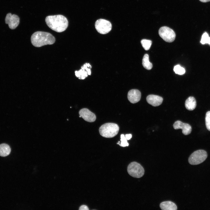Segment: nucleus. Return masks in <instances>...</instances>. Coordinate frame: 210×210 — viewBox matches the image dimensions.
Listing matches in <instances>:
<instances>
[{"label":"nucleus","mask_w":210,"mask_h":210,"mask_svg":"<svg viewBox=\"0 0 210 210\" xmlns=\"http://www.w3.org/2000/svg\"><path fill=\"white\" fill-rule=\"evenodd\" d=\"M91 66L89 63H86L81 67V69L75 71V76L79 79H84L88 75H91Z\"/></svg>","instance_id":"nucleus-9"},{"label":"nucleus","mask_w":210,"mask_h":210,"mask_svg":"<svg viewBox=\"0 0 210 210\" xmlns=\"http://www.w3.org/2000/svg\"><path fill=\"white\" fill-rule=\"evenodd\" d=\"M174 71L176 74L182 75L185 74V70L184 68L181 67L179 65H177L174 68Z\"/></svg>","instance_id":"nucleus-20"},{"label":"nucleus","mask_w":210,"mask_h":210,"mask_svg":"<svg viewBox=\"0 0 210 210\" xmlns=\"http://www.w3.org/2000/svg\"><path fill=\"white\" fill-rule=\"evenodd\" d=\"M140 92L137 89H132L130 90L127 94V98L131 103L134 104L139 101L141 97Z\"/></svg>","instance_id":"nucleus-12"},{"label":"nucleus","mask_w":210,"mask_h":210,"mask_svg":"<svg viewBox=\"0 0 210 210\" xmlns=\"http://www.w3.org/2000/svg\"><path fill=\"white\" fill-rule=\"evenodd\" d=\"M127 170L131 176L136 178L141 177L144 173L143 167L140 164L135 162H132L129 164Z\"/></svg>","instance_id":"nucleus-5"},{"label":"nucleus","mask_w":210,"mask_h":210,"mask_svg":"<svg viewBox=\"0 0 210 210\" xmlns=\"http://www.w3.org/2000/svg\"><path fill=\"white\" fill-rule=\"evenodd\" d=\"M141 42L143 48L146 50L150 49L152 43L151 41L146 39L142 40Z\"/></svg>","instance_id":"nucleus-18"},{"label":"nucleus","mask_w":210,"mask_h":210,"mask_svg":"<svg viewBox=\"0 0 210 210\" xmlns=\"http://www.w3.org/2000/svg\"><path fill=\"white\" fill-rule=\"evenodd\" d=\"M10 148L8 145L6 144H0V156H7L10 154Z\"/></svg>","instance_id":"nucleus-16"},{"label":"nucleus","mask_w":210,"mask_h":210,"mask_svg":"<svg viewBox=\"0 0 210 210\" xmlns=\"http://www.w3.org/2000/svg\"><path fill=\"white\" fill-rule=\"evenodd\" d=\"M200 1L202 2H206L210 1V0H199Z\"/></svg>","instance_id":"nucleus-25"},{"label":"nucleus","mask_w":210,"mask_h":210,"mask_svg":"<svg viewBox=\"0 0 210 210\" xmlns=\"http://www.w3.org/2000/svg\"><path fill=\"white\" fill-rule=\"evenodd\" d=\"M200 43L202 44L208 43L210 46V37L206 32H204L202 35Z\"/></svg>","instance_id":"nucleus-19"},{"label":"nucleus","mask_w":210,"mask_h":210,"mask_svg":"<svg viewBox=\"0 0 210 210\" xmlns=\"http://www.w3.org/2000/svg\"><path fill=\"white\" fill-rule=\"evenodd\" d=\"M5 22L6 24H8L10 29H15L19 25L20 19L17 15H12L11 13H9L6 15Z\"/></svg>","instance_id":"nucleus-8"},{"label":"nucleus","mask_w":210,"mask_h":210,"mask_svg":"<svg viewBox=\"0 0 210 210\" xmlns=\"http://www.w3.org/2000/svg\"><path fill=\"white\" fill-rule=\"evenodd\" d=\"M205 120L206 127L208 130L210 131V111L206 112Z\"/></svg>","instance_id":"nucleus-22"},{"label":"nucleus","mask_w":210,"mask_h":210,"mask_svg":"<svg viewBox=\"0 0 210 210\" xmlns=\"http://www.w3.org/2000/svg\"><path fill=\"white\" fill-rule=\"evenodd\" d=\"M160 208L163 210H176L177 207L176 204L171 201H164L160 204Z\"/></svg>","instance_id":"nucleus-14"},{"label":"nucleus","mask_w":210,"mask_h":210,"mask_svg":"<svg viewBox=\"0 0 210 210\" xmlns=\"http://www.w3.org/2000/svg\"><path fill=\"white\" fill-rule=\"evenodd\" d=\"M207 157V154L206 151L203 150H197L190 155L188 162L191 165L198 164L204 161Z\"/></svg>","instance_id":"nucleus-4"},{"label":"nucleus","mask_w":210,"mask_h":210,"mask_svg":"<svg viewBox=\"0 0 210 210\" xmlns=\"http://www.w3.org/2000/svg\"><path fill=\"white\" fill-rule=\"evenodd\" d=\"M45 21L50 28L57 32L65 30L68 25L67 18L61 15L48 16L45 19Z\"/></svg>","instance_id":"nucleus-1"},{"label":"nucleus","mask_w":210,"mask_h":210,"mask_svg":"<svg viewBox=\"0 0 210 210\" xmlns=\"http://www.w3.org/2000/svg\"><path fill=\"white\" fill-rule=\"evenodd\" d=\"M79 209L80 210H88L89 209L87 206L82 205L80 207Z\"/></svg>","instance_id":"nucleus-23"},{"label":"nucleus","mask_w":210,"mask_h":210,"mask_svg":"<svg viewBox=\"0 0 210 210\" xmlns=\"http://www.w3.org/2000/svg\"><path fill=\"white\" fill-rule=\"evenodd\" d=\"M125 137L127 140H129L132 138V135L131 134H126L125 135Z\"/></svg>","instance_id":"nucleus-24"},{"label":"nucleus","mask_w":210,"mask_h":210,"mask_svg":"<svg viewBox=\"0 0 210 210\" xmlns=\"http://www.w3.org/2000/svg\"><path fill=\"white\" fill-rule=\"evenodd\" d=\"M95 26L97 31L102 34H105L108 33L112 28V25L110 22L102 19L96 21Z\"/></svg>","instance_id":"nucleus-7"},{"label":"nucleus","mask_w":210,"mask_h":210,"mask_svg":"<svg viewBox=\"0 0 210 210\" xmlns=\"http://www.w3.org/2000/svg\"><path fill=\"white\" fill-rule=\"evenodd\" d=\"M120 144L119 143H117L120 146L122 147H125L129 146V144L127 142V140L123 134H122L120 136Z\"/></svg>","instance_id":"nucleus-21"},{"label":"nucleus","mask_w":210,"mask_h":210,"mask_svg":"<svg viewBox=\"0 0 210 210\" xmlns=\"http://www.w3.org/2000/svg\"><path fill=\"white\" fill-rule=\"evenodd\" d=\"M80 116L85 121L89 122H92L96 119L95 114L87 108H83L79 112Z\"/></svg>","instance_id":"nucleus-10"},{"label":"nucleus","mask_w":210,"mask_h":210,"mask_svg":"<svg viewBox=\"0 0 210 210\" xmlns=\"http://www.w3.org/2000/svg\"><path fill=\"white\" fill-rule=\"evenodd\" d=\"M31 40L34 46L39 47L47 45L52 44L55 42V39L50 33L38 31L32 34Z\"/></svg>","instance_id":"nucleus-2"},{"label":"nucleus","mask_w":210,"mask_h":210,"mask_svg":"<svg viewBox=\"0 0 210 210\" xmlns=\"http://www.w3.org/2000/svg\"><path fill=\"white\" fill-rule=\"evenodd\" d=\"M158 32L161 38L167 42H172L175 38V32L173 30L168 27L163 26L161 27L159 29Z\"/></svg>","instance_id":"nucleus-6"},{"label":"nucleus","mask_w":210,"mask_h":210,"mask_svg":"<svg viewBox=\"0 0 210 210\" xmlns=\"http://www.w3.org/2000/svg\"><path fill=\"white\" fill-rule=\"evenodd\" d=\"M119 128L118 125L113 123H107L102 125L99 128L100 134L108 138L113 137L118 133Z\"/></svg>","instance_id":"nucleus-3"},{"label":"nucleus","mask_w":210,"mask_h":210,"mask_svg":"<svg viewBox=\"0 0 210 210\" xmlns=\"http://www.w3.org/2000/svg\"><path fill=\"white\" fill-rule=\"evenodd\" d=\"M163 100V98L158 95L150 94L146 97L148 103L154 106H157L162 104Z\"/></svg>","instance_id":"nucleus-13"},{"label":"nucleus","mask_w":210,"mask_h":210,"mask_svg":"<svg viewBox=\"0 0 210 210\" xmlns=\"http://www.w3.org/2000/svg\"><path fill=\"white\" fill-rule=\"evenodd\" d=\"M174 129L177 130L181 129L182 133L185 135H188L191 133L192 128L191 126L188 124L183 123L179 120L175 122L173 124Z\"/></svg>","instance_id":"nucleus-11"},{"label":"nucleus","mask_w":210,"mask_h":210,"mask_svg":"<svg viewBox=\"0 0 210 210\" xmlns=\"http://www.w3.org/2000/svg\"><path fill=\"white\" fill-rule=\"evenodd\" d=\"M142 64L143 67L147 70H149L152 68L153 65L149 61V55L148 54L144 55L142 59Z\"/></svg>","instance_id":"nucleus-17"},{"label":"nucleus","mask_w":210,"mask_h":210,"mask_svg":"<svg viewBox=\"0 0 210 210\" xmlns=\"http://www.w3.org/2000/svg\"><path fill=\"white\" fill-rule=\"evenodd\" d=\"M185 106L188 110L192 111L194 109L196 106V102L195 98L190 97L188 98L186 101Z\"/></svg>","instance_id":"nucleus-15"}]
</instances>
